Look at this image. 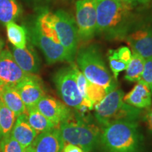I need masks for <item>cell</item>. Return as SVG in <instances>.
Listing matches in <instances>:
<instances>
[{
    "label": "cell",
    "instance_id": "1",
    "mask_svg": "<svg viewBox=\"0 0 152 152\" xmlns=\"http://www.w3.org/2000/svg\"><path fill=\"white\" fill-rule=\"evenodd\" d=\"M131 5L123 0H97L96 33L108 39H125L134 24Z\"/></svg>",
    "mask_w": 152,
    "mask_h": 152
},
{
    "label": "cell",
    "instance_id": "2",
    "mask_svg": "<svg viewBox=\"0 0 152 152\" xmlns=\"http://www.w3.org/2000/svg\"><path fill=\"white\" fill-rule=\"evenodd\" d=\"M101 143L107 152H140L142 136L136 121H115L104 127Z\"/></svg>",
    "mask_w": 152,
    "mask_h": 152
},
{
    "label": "cell",
    "instance_id": "3",
    "mask_svg": "<svg viewBox=\"0 0 152 152\" xmlns=\"http://www.w3.org/2000/svg\"><path fill=\"white\" fill-rule=\"evenodd\" d=\"M76 61L82 73L91 83L103 87L106 93L116 89L115 80L109 73L96 46L80 49L76 53Z\"/></svg>",
    "mask_w": 152,
    "mask_h": 152
},
{
    "label": "cell",
    "instance_id": "4",
    "mask_svg": "<svg viewBox=\"0 0 152 152\" xmlns=\"http://www.w3.org/2000/svg\"><path fill=\"white\" fill-rule=\"evenodd\" d=\"M124 95L122 90L115 89L107 93L99 102L94 104L95 118L101 125L105 127L119 121L137 122L141 111L125 103Z\"/></svg>",
    "mask_w": 152,
    "mask_h": 152
},
{
    "label": "cell",
    "instance_id": "5",
    "mask_svg": "<svg viewBox=\"0 0 152 152\" xmlns=\"http://www.w3.org/2000/svg\"><path fill=\"white\" fill-rule=\"evenodd\" d=\"M58 129L64 143L77 146L83 152L94 151L101 143V131L94 125L69 118L62 123Z\"/></svg>",
    "mask_w": 152,
    "mask_h": 152
},
{
    "label": "cell",
    "instance_id": "6",
    "mask_svg": "<svg viewBox=\"0 0 152 152\" xmlns=\"http://www.w3.org/2000/svg\"><path fill=\"white\" fill-rule=\"evenodd\" d=\"M54 83L58 96L66 105L82 112L86 111L84 101L77 87L73 62L56 72Z\"/></svg>",
    "mask_w": 152,
    "mask_h": 152
},
{
    "label": "cell",
    "instance_id": "7",
    "mask_svg": "<svg viewBox=\"0 0 152 152\" xmlns=\"http://www.w3.org/2000/svg\"><path fill=\"white\" fill-rule=\"evenodd\" d=\"M51 19L61 45L73 62L79 39L75 20L71 14L64 10L51 13Z\"/></svg>",
    "mask_w": 152,
    "mask_h": 152
},
{
    "label": "cell",
    "instance_id": "8",
    "mask_svg": "<svg viewBox=\"0 0 152 152\" xmlns=\"http://www.w3.org/2000/svg\"><path fill=\"white\" fill-rule=\"evenodd\" d=\"M27 33H28L32 42L39 47L42 52L49 64H54L65 61L72 63L66 49L61 43L45 35L37 27L35 23L30 26Z\"/></svg>",
    "mask_w": 152,
    "mask_h": 152
},
{
    "label": "cell",
    "instance_id": "9",
    "mask_svg": "<svg viewBox=\"0 0 152 152\" xmlns=\"http://www.w3.org/2000/svg\"><path fill=\"white\" fill-rule=\"evenodd\" d=\"M97 0H77L76 1V26L78 38L83 41L92 39L96 33Z\"/></svg>",
    "mask_w": 152,
    "mask_h": 152
},
{
    "label": "cell",
    "instance_id": "10",
    "mask_svg": "<svg viewBox=\"0 0 152 152\" xmlns=\"http://www.w3.org/2000/svg\"><path fill=\"white\" fill-rule=\"evenodd\" d=\"M15 87L20 94L26 110L35 107L38 102L45 96L41 80L35 74H28Z\"/></svg>",
    "mask_w": 152,
    "mask_h": 152
},
{
    "label": "cell",
    "instance_id": "11",
    "mask_svg": "<svg viewBox=\"0 0 152 152\" xmlns=\"http://www.w3.org/2000/svg\"><path fill=\"white\" fill-rule=\"evenodd\" d=\"M35 107L56 126L71 118V109L64 102L56 98L45 95L36 104Z\"/></svg>",
    "mask_w": 152,
    "mask_h": 152
},
{
    "label": "cell",
    "instance_id": "12",
    "mask_svg": "<svg viewBox=\"0 0 152 152\" xmlns=\"http://www.w3.org/2000/svg\"><path fill=\"white\" fill-rule=\"evenodd\" d=\"M133 52L144 59L152 58V26H143L132 30L125 38Z\"/></svg>",
    "mask_w": 152,
    "mask_h": 152
},
{
    "label": "cell",
    "instance_id": "13",
    "mask_svg": "<svg viewBox=\"0 0 152 152\" xmlns=\"http://www.w3.org/2000/svg\"><path fill=\"white\" fill-rule=\"evenodd\" d=\"M28 74L19 67L8 49L0 54V83L1 85L16 87Z\"/></svg>",
    "mask_w": 152,
    "mask_h": 152
},
{
    "label": "cell",
    "instance_id": "14",
    "mask_svg": "<svg viewBox=\"0 0 152 152\" xmlns=\"http://www.w3.org/2000/svg\"><path fill=\"white\" fill-rule=\"evenodd\" d=\"M64 145L59 129L55 128L38 134L30 147L33 152H62Z\"/></svg>",
    "mask_w": 152,
    "mask_h": 152
},
{
    "label": "cell",
    "instance_id": "15",
    "mask_svg": "<svg viewBox=\"0 0 152 152\" xmlns=\"http://www.w3.org/2000/svg\"><path fill=\"white\" fill-rule=\"evenodd\" d=\"M11 54L19 67L27 74H35L40 66L39 57L31 45H26L23 49L13 47Z\"/></svg>",
    "mask_w": 152,
    "mask_h": 152
},
{
    "label": "cell",
    "instance_id": "16",
    "mask_svg": "<svg viewBox=\"0 0 152 152\" xmlns=\"http://www.w3.org/2000/svg\"><path fill=\"white\" fill-rule=\"evenodd\" d=\"M38 133L32 128L26 113H23L16 118L11 132V136L25 148L29 147Z\"/></svg>",
    "mask_w": 152,
    "mask_h": 152
},
{
    "label": "cell",
    "instance_id": "17",
    "mask_svg": "<svg viewBox=\"0 0 152 152\" xmlns=\"http://www.w3.org/2000/svg\"><path fill=\"white\" fill-rule=\"evenodd\" d=\"M123 102L137 109L149 108L152 104V92L147 85L137 82L130 92L124 95Z\"/></svg>",
    "mask_w": 152,
    "mask_h": 152
},
{
    "label": "cell",
    "instance_id": "18",
    "mask_svg": "<svg viewBox=\"0 0 152 152\" xmlns=\"http://www.w3.org/2000/svg\"><path fill=\"white\" fill-rule=\"evenodd\" d=\"M0 100L14 112L16 118L27 112L20 94L14 86L1 85L0 87Z\"/></svg>",
    "mask_w": 152,
    "mask_h": 152
},
{
    "label": "cell",
    "instance_id": "19",
    "mask_svg": "<svg viewBox=\"0 0 152 152\" xmlns=\"http://www.w3.org/2000/svg\"><path fill=\"white\" fill-rule=\"evenodd\" d=\"M109 65L113 78L116 80L120 72L126 70L132 58V52L128 47H121L116 49H110L108 52Z\"/></svg>",
    "mask_w": 152,
    "mask_h": 152
},
{
    "label": "cell",
    "instance_id": "20",
    "mask_svg": "<svg viewBox=\"0 0 152 152\" xmlns=\"http://www.w3.org/2000/svg\"><path fill=\"white\" fill-rule=\"evenodd\" d=\"M26 114L30 125L38 134L56 128V125L38 111L35 106L28 109Z\"/></svg>",
    "mask_w": 152,
    "mask_h": 152
},
{
    "label": "cell",
    "instance_id": "21",
    "mask_svg": "<svg viewBox=\"0 0 152 152\" xmlns=\"http://www.w3.org/2000/svg\"><path fill=\"white\" fill-rule=\"evenodd\" d=\"M7 37L13 47L23 49L27 45V30L15 22H10L5 25Z\"/></svg>",
    "mask_w": 152,
    "mask_h": 152
},
{
    "label": "cell",
    "instance_id": "22",
    "mask_svg": "<svg viewBox=\"0 0 152 152\" xmlns=\"http://www.w3.org/2000/svg\"><path fill=\"white\" fill-rule=\"evenodd\" d=\"M21 8L16 0H0V23L14 22L21 14Z\"/></svg>",
    "mask_w": 152,
    "mask_h": 152
},
{
    "label": "cell",
    "instance_id": "23",
    "mask_svg": "<svg viewBox=\"0 0 152 152\" xmlns=\"http://www.w3.org/2000/svg\"><path fill=\"white\" fill-rule=\"evenodd\" d=\"M145 59L140 54L133 52L125 72V79L129 82H139L143 73Z\"/></svg>",
    "mask_w": 152,
    "mask_h": 152
},
{
    "label": "cell",
    "instance_id": "24",
    "mask_svg": "<svg viewBox=\"0 0 152 152\" xmlns=\"http://www.w3.org/2000/svg\"><path fill=\"white\" fill-rule=\"evenodd\" d=\"M16 119L14 112L0 100V140L10 135Z\"/></svg>",
    "mask_w": 152,
    "mask_h": 152
},
{
    "label": "cell",
    "instance_id": "25",
    "mask_svg": "<svg viewBox=\"0 0 152 152\" xmlns=\"http://www.w3.org/2000/svg\"><path fill=\"white\" fill-rule=\"evenodd\" d=\"M73 67L75 70V73L76 75V81H77V87H78L79 92L80 93L84 101V106L87 109L92 110L94 109V105L91 101L89 99L87 95V79L85 76L83 75V73L80 71L78 68L77 67L76 64L73 63Z\"/></svg>",
    "mask_w": 152,
    "mask_h": 152
},
{
    "label": "cell",
    "instance_id": "26",
    "mask_svg": "<svg viewBox=\"0 0 152 152\" xmlns=\"http://www.w3.org/2000/svg\"><path fill=\"white\" fill-rule=\"evenodd\" d=\"M107 94L105 89L99 85L94 84L87 80V97L92 102L96 104L99 102Z\"/></svg>",
    "mask_w": 152,
    "mask_h": 152
},
{
    "label": "cell",
    "instance_id": "27",
    "mask_svg": "<svg viewBox=\"0 0 152 152\" xmlns=\"http://www.w3.org/2000/svg\"><path fill=\"white\" fill-rule=\"evenodd\" d=\"M26 148L14 140L11 134L0 140V152H26Z\"/></svg>",
    "mask_w": 152,
    "mask_h": 152
},
{
    "label": "cell",
    "instance_id": "28",
    "mask_svg": "<svg viewBox=\"0 0 152 152\" xmlns=\"http://www.w3.org/2000/svg\"><path fill=\"white\" fill-rule=\"evenodd\" d=\"M139 82L147 85L152 92V58L145 60L143 73Z\"/></svg>",
    "mask_w": 152,
    "mask_h": 152
},
{
    "label": "cell",
    "instance_id": "29",
    "mask_svg": "<svg viewBox=\"0 0 152 152\" xmlns=\"http://www.w3.org/2000/svg\"><path fill=\"white\" fill-rule=\"evenodd\" d=\"M144 121H145L148 130L150 132L152 133V104L144 115Z\"/></svg>",
    "mask_w": 152,
    "mask_h": 152
},
{
    "label": "cell",
    "instance_id": "30",
    "mask_svg": "<svg viewBox=\"0 0 152 152\" xmlns=\"http://www.w3.org/2000/svg\"><path fill=\"white\" fill-rule=\"evenodd\" d=\"M62 152H83L81 148L71 144H65Z\"/></svg>",
    "mask_w": 152,
    "mask_h": 152
},
{
    "label": "cell",
    "instance_id": "31",
    "mask_svg": "<svg viewBox=\"0 0 152 152\" xmlns=\"http://www.w3.org/2000/svg\"><path fill=\"white\" fill-rule=\"evenodd\" d=\"M149 0H126L127 2L130 3V4H132L134 2H140V3H145L147 2Z\"/></svg>",
    "mask_w": 152,
    "mask_h": 152
},
{
    "label": "cell",
    "instance_id": "32",
    "mask_svg": "<svg viewBox=\"0 0 152 152\" xmlns=\"http://www.w3.org/2000/svg\"><path fill=\"white\" fill-rule=\"evenodd\" d=\"M3 47H4V42H3V41L0 39V54H1V52H2Z\"/></svg>",
    "mask_w": 152,
    "mask_h": 152
},
{
    "label": "cell",
    "instance_id": "33",
    "mask_svg": "<svg viewBox=\"0 0 152 152\" xmlns=\"http://www.w3.org/2000/svg\"><path fill=\"white\" fill-rule=\"evenodd\" d=\"M26 152H33V151H32L31 148H30V147L26 148Z\"/></svg>",
    "mask_w": 152,
    "mask_h": 152
},
{
    "label": "cell",
    "instance_id": "34",
    "mask_svg": "<svg viewBox=\"0 0 152 152\" xmlns=\"http://www.w3.org/2000/svg\"><path fill=\"white\" fill-rule=\"evenodd\" d=\"M1 87V83H0V87Z\"/></svg>",
    "mask_w": 152,
    "mask_h": 152
},
{
    "label": "cell",
    "instance_id": "35",
    "mask_svg": "<svg viewBox=\"0 0 152 152\" xmlns=\"http://www.w3.org/2000/svg\"><path fill=\"white\" fill-rule=\"evenodd\" d=\"M123 1H126V0H123ZM126 2H127V1H126Z\"/></svg>",
    "mask_w": 152,
    "mask_h": 152
}]
</instances>
